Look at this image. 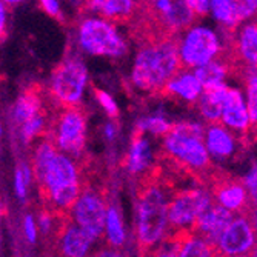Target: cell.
Segmentation results:
<instances>
[{
  "label": "cell",
  "mask_w": 257,
  "mask_h": 257,
  "mask_svg": "<svg viewBox=\"0 0 257 257\" xmlns=\"http://www.w3.org/2000/svg\"><path fill=\"white\" fill-rule=\"evenodd\" d=\"M222 123L242 137H245L251 131V120L246 103L243 100L242 92L236 88H229L228 91L222 114Z\"/></svg>",
  "instance_id": "15"
},
{
  "label": "cell",
  "mask_w": 257,
  "mask_h": 257,
  "mask_svg": "<svg viewBox=\"0 0 257 257\" xmlns=\"http://www.w3.org/2000/svg\"><path fill=\"white\" fill-rule=\"evenodd\" d=\"M94 94H96V99H97L99 105L105 109V112L109 115V117H117V115H119L117 103H115V100L108 94V92H105L102 89H94Z\"/></svg>",
  "instance_id": "32"
},
{
  "label": "cell",
  "mask_w": 257,
  "mask_h": 257,
  "mask_svg": "<svg viewBox=\"0 0 257 257\" xmlns=\"http://www.w3.org/2000/svg\"><path fill=\"white\" fill-rule=\"evenodd\" d=\"M137 4L133 0H92L85 8L112 23H130L137 11Z\"/></svg>",
  "instance_id": "17"
},
{
  "label": "cell",
  "mask_w": 257,
  "mask_h": 257,
  "mask_svg": "<svg viewBox=\"0 0 257 257\" xmlns=\"http://www.w3.org/2000/svg\"><path fill=\"white\" fill-rule=\"evenodd\" d=\"M103 133H105V137H106L108 140H114L115 136H117V133H119V125H117V122H115V120H109V122L105 125Z\"/></svg>",
  "instance_id": "37"
},
{
  "label": "cell",
  "mask_w": 257,
  "mask_h": 257,
  "mask_svg": "<svg viewBox=\"0 0 257 257\" xmlns=\"http://www.w3.org/2000/svg\"><path fill=\"white\" fill-rule=\"evenodd\" d=\"M211 11L213 16L226 27L228 31H234L242 22L237 0H214L211 2Z\"/></svg>",
  "instance_id": "23"
},
{
  "label": "cell",
  "mask_w": 257,
  "mask_h": 257,
  "mask_svg": "<svg viewBox=\"0 0 257 257\" xmlns=\"http://www.w3.org/2000/svg\"><path fill=\"white\" fill-rule=\"evenodd\" d=\"M144 133L139 126H136L131 139L130 153L125 160V167L133 176H144L151 168V148L148 140L144 137Z\"/></svg>",
  "instance_id": "18"
},
{
  "label": "cell",
  "mask_w": 257,
  "mask_h": 257,
  "mask_svg": "<svg viewBox=\"0 0 257 257\" xmlns=\"http://www.w3.org/2000/svg\"><path fill=\"white\" fill-rule=\"evenodd\" d=\"M142 131H148V133H153L154 136H167L171 128H173V123L168 122L163 115L160 114H156V115H151V117H147V119H140L137 122V125Z\"/></svg>",
  "instance_id": "28"
},
{
  "label": "cell",
  "mask_w": 257,
  "mask_h": 257,
  "mask_svg": "<svg viewBox=\"0 0 257 257\" xmlns=\"http://www.w3.org/2000/svg\"><path fill=\"white\" fill-rule=\"evenodd\" d=\"M240 257H249V255H240Z\"/></svg>",
  "instance_id": "42"
},
{
  "label": "cell",
  "mask_w": 257,
  "mask_h": 257,
  "mask_svg": "<svg viewBox=\"0 0 257 257\" xmlns=\"http://www.w3.org/2000/svg\"><path fill=\"white\" fill-rule=\"evenodd\" d=\"M42 112H45L42 97L36 91H27V92H23V94H20L19 99L14 102L11 115H13L14 123L20 128L22 125L28 123L30 120H33Z\"/></svg>",
  "instance_id": "21"
},
{
  "label": "cell",
  "mask_w": 257,
  "mask_h": 257,
  "mask_svg": "<svg viewBox=\"0 0 257 257\" xmlns=\"http://www.w3.org/2000/svg\"><path fill=\"white\" fill-rule=\"evenodd\" d=\"M4 134V128H2V125H0V136Z\"/></svg>",
  "instance_id": "41"
},
{
  "label": "cell",
  "mask_w": 257,
  "mask_h": 257,
  "mask_svg": "<svg viewBox=\"0 0 257 257\" xmlns=\"http://www.w3.org/2000/svg\"><path fill=\"white\" fill-rule=\"evenodd\" d=\"M54 240L59 257H91L92 245L96 242L69 219V216L63 217Z\"/></svg>",
  "instance_id": "13"
},
{
  "label": "cell",
  "mask_w": 257,
  "mask_h": 257,
  "mask_svg": "<svg viewBox=\"0 0 257 257\" xmlns=\"http://www.w3.org/2000/svg\"><path fill=\"white\" fill-rule=\"evenodd\" d=\"M88 68L77 54L66 56L50 79V94L59 106H80L88 86Z\"/></svg>",
  "instance_id": "5"
},
{
  "label": "cell",
  "mask_w": 257,
  "mask_h": 257,
  "mask_svg": "<svg viewBox=\"0 0 257 257\" xmlns=\"http://www.w3.org/2000/svg\"><path fill=\"white\" fill-rule=\"evenodd\" d=\"M257 243L255 229L246 214L234 217L222 232L216 251L219 257H240L248 255Z\"/></svg>",
  "instance_id": "12"
},
{
  "label": "cell",
  "mask_w": 257,
  "mask_h": 257,
  "mask_svg": "<svg viewBox=\"0 0 257 257\" xmlns=\"http://www.w3.org/2000/svg\"><path fill=\"white\" fill-rule=\"evenodd\" d=\"M217 257H219V255H217Z\"/></svg>",
  "instance_id": "44"
},
{
  "label": "cell",
  "mask_w": 257,
  "mask_h": 257,
  "mask_svg": "<svg viewBox=\"0 0 257 257\" xmlns=\"http://www.w3.org/2000/svg\"><path fill=\"white\" fill-rule=\"evenodd\" d=\"M48 137L56 148L71 159H80L86 147V115L80 106H59L51 120Z\"/></svg>",
  "instance_id": "7"
},
{
  "label": "cell",
  "mask_w": 257,
  "mask_h": 257,
  "mask_svg": "<svg viewBox=\"0 0 257 257\" xmlns=\"http://www.w3.org/2000/svg\"><path fill=\"white\" fill-rule=\"evenodd\" d=\"M8 28V7L5 2H0V39H2Z\"/></svg>",
  "instance_id": "36"
},
{
  "label": "cell",
  "mask_w": 257,
  "mask_h": 257,
  "mask_svg": "<svg viewBox=\"0 0 257 257\" xmlns=\"http://www.w3.org/2000/svg\"><path fill=\"white\" fill-rule=\"evenodd\" d=\"M186 2L197 17H203L211 11V2L208 0H186Z\"/></svg>",
  "instance_id": "33"
},
{
  "label": "cell",
  "mask_w": 257,
  "mask_h": 257,
  "mask_svg": "<svg viewBox=\"0 0 257 257\" xmlns=\"http://www.w3.org/2000/svg\"><path fill=\"white\" fill-rule=\"evenodd\" d=\"M34 171L31 163L28 162H23L17 167V170L14 171V193L16 197L22 202H25L28 197V191H30V186L34 182Z\"/></svg>",
  "instance_id": "26"
},
{
  "label": "cell",
  "mask_w": 257,
  "mask_h": 257,
  "mask_svg": "<svg viewBox=\"0 0 257 257\" xmlns=\"http://www.w3.org/2000/svg\"><path fill=\"white\" fill-rule=\"evenodd\" d=\"M40 8L51 17H62V10H60V4L57 0H42L40 2Z\"/></svg>",
  "instance_id": "34"
},
{
  "label": "cell",
  "mask_w": 257,
  "mask_h": 257,
  "mask_svg": "<svg viewBox=\"0 0 257 257\" xmlns=\"http://www.w3.org/2000/svg\"><path fill=\"white\" fill-rule=\"evenodd\" d=\"M108 205L103 196L92 188H85L79 196L77 202L69 211L71 219L79 228H82L89 237L99 240L105 236V222H106Z\"/></svg>",
  "instance_id": "10"
},
{
  "label": "cell",
  "mask_w": 257,
  "mask_h": 257,
  "mask_svg": "<svg viewBox=\"0 0 257 257\" xmlns=\"http://www.w3.org/2000/svg\"><path fill=\"white\" fill-rule=\"evenodd\" d=\"M2 220H4V205H2V199H0V240H2Z\"/></svg>",
  "instance_id": "39"
},
{
  "label": "cell",
  "mask_w": 257,
  "mask_h": 257,
  "mask_svg": "<svg viewBox=\"0 0 257 257\" xmlns=\"http://www.w3.org/2000/svg\"><path fill=\"white\" fill-rule=\"evenodd\" d=\"M46 128H48V115H46V112H42L40 115H37V117H34L33 120H30L28 123L22 125L19 128L22 142L27 145L34 142V140H37L42 134L48 133Z\"/></svg>",
  "instance_id": "27"
},
{
  "label": "cell",
  "mask_w": 257,
  "mask_h": 257,
  "mask_svg": "<svg viewBox=\"0 0 257 257\" xmlns=\"http://www.w3.org/2000/svg\"><path fill=\"white\" fill-rule=\"evenodd\" d=\"M222 54L217 34L206 27H194L180 40V60L183 68H200L214 62Z\"/></svg>",
  "instance_id": "9"
},
{
  "label": "cell",
  "mask_w": 257,
  "mask_h": 257,
  "mask_svg": "<svg viewBox=\"0 0 257 257\" xmlns=\"http://www.w3.org/2000/svg\"><path fill=\"white\" fill-rule=\"evenodd\" d=\"M245 214L249 217V220H251V223H252V226H254V229H255V234H257V211H254V209L249 208Z\"/></svg>",
  "instance_id": "38"
},
{
  "label": "cell",
  "mask_w": 257,
  "mask_h": 257,
  "mask_svg": "<svg viewBox=\"0 0 257 257\" xmlns=\"http://www.w3.org/2000/svg\"><path fill=\"white\" fill-rule=\"evenodd\" d=\"M205 147L209 156L217 160H226L236 151L237 140L222 122L209 123L205 130Z\"/></svg>",
  "instance_id": "16"
},
{
  "label": "cell",
  "mask_w": 257,
  "mask_h": 257,
  "mask_svg": "<svg viewBox=\"0 0 257 257\" xmlns=\"http://www.w3.org/2000/svg\"><path fill=\"white\" fill-rule=\"evenodd\" d=\"M0 245H2V240H0Z\"/></svg>",
  "instance_id": "43"
},
{
  "label": "cell",
  "mask_w": 257,
  "mask_h": 257,
  "mask_svg": "<svg viewBox=\"0 0 257 257\" xmlns=\"http://www.w3.org/2000/svg\"><path fill=\"white\" fill-rule=\"evenodd\" d=\"M183 71L179 37L140 45L134 59L131 83L145 94L160 96L165 86Z\"/></svg>",
  "instance_id": "3"
},
{
  "label": "cell",
  "mask_w": 257,
  "mask_h": 257,
  "mask_svg": "<svg viewBox=\"0 0 257 257\" xmlns=\"http://www.w3.org/2000/svg\"><path fill=\"white\" fill-rule=\"evenodd\" d=\"M194 74L199 79V82L202 83L203 89L209 88V86H216L223 83L226 74H228V69L226 66L220 62V60H214L208 65H203L197 69H194Z\"/></svg>",
  "instance_id": "25"
},
{
  "label": "cell",
  "mask_w": 257,
  "mask_h": 257,
  "mask_svg": "<svg viewBox=\"0 0 257 257\" xmlns=\"http://www.w3.org/2000/svg\"><path fill=\"white\" fill-rule=\"evenodd\" d=\"M77 43L82 51L91 56L122 57L128 51V46L114 23L99 16L80 20L77 28Z\"/></svg>",
  "instance_id": "6"
},
{
  "label": "cell",
  "mask_w": 257,
  "mask_h": 257,
  "mask_svg": "<svg viewBox=\"0 0 257 257\" xmlns=\"http://www.w3.org/2000/svg\"><path fill=\"white\" fill-rule=\"evenodd\" d=\"M206 190L211 193L216 203L229 213L245 214L249 209V194L243 180L232 177L219 168L209 177Z\"/></svg>",
  "instance_id": "11"
},
{
  "label": "cell",
  "mask_w": 257,
  "mask_h": 257,
  "mask_svg": "<svg viewBox=\"0 0 257 257\" xmlns=\"http://www.w3.org/2000/svg\"><path fill=\"white\" fill-rule=\"evenodd\" d=\"M179 257H217L216 246L197 236L193 229H183Z\"/></svg>",
  "instance_id": "22"
},
{
  "label": "cell",
  "mask_w": 257,
  "mask_h": 257,
  "mask_svg": "<svg viewBox=\"0 0 257 257\" xmlns=\"http://www.w3.org/2000/svg\"><path fill=\"white\" fill-rule=\"evenodd\" d=\"M31 167L46 209L59 216L69 214L83 191L77 162L60 153L45 136L34 148Z\"/></svg>",
  "instance_id": "1"
},
{
  "label": "cell",
  "mask_w": 257,
  "mask_h": 257,
  "mask_svg": "<svg viewBox=\"0 0 257 257\" xmlns=\"http://www.w3.org/2000/svg\"><path fill=\"white\" fill-rule=\"evenodd\" d=\"M249 257H257V243H255V246L252 248V251L249 252Z\"/></svg>",
  "instance_id": "40"
},
{
  "label": "cell",
  "mask_w": 257,
  "mask_h": 257,
  "mask_svg": "<svg viewBox=\"0 0 257 257\" xmlns=\"http://www.w3.org/2000/svg\"><path fill=\"white\" fill-rule=\"evenodd\" d=\"M174 191L157 165L140 176L136 188V239L140 257H145L167 237L170 226L167 193Z\"/></svg>",
  "instance_id": "2"
},
{
  "label": "cell",
  "mask_w": 257,
  "mask_h": 257,
  "mask_svg": "<svg viewBox=\"0 0 257 257\" xmlns=\"http://www.w3.org/2000/svg\"><path fill=\"white\" fill-rule=\"evenodd\" d=\"M202 92L203 86L194 73H180L165 86V89L160 92V96L179 97L185 102H196L200 99Z\"/></svg>",
  "instance_id": "20"
},
{
  "label": "cell",
  "mask_w": 257,
  "mask_h": 257,
  "mask_svg": "<svg viewBox=\"0 0 257 257\" xmlns=\"http://www.w3.org/2000/svg\"><path fill=\"white\" fill-rule=\"evenodd\" d=\"M91 257H125V254L122 251H119L117 248L103 246V248L97 249L96 252H92Z\"/></svg>",
  "instance_id": "35"
},
{
  "label": "cell",
  "mask_w": 257,
  "mask_h": 257,
  "mask_svg": "<svg viewBox=\"0 0 257 257\" xmlns=\"http://www.w3.org/2000/svg\"><path fill=\"white\" fill-rule=\"evenodd\" d=\"M232 220H234L232 213H229L228 209H225L220 205H217L216 202H213L211 206H209L197 219V222L194 223V226L191 229L197 236L206 239L209 243H213L216 246V243L219 242V239L222 236V232Z\"/></svg>",
  "instance_id": "14"
},
{
  "label": "cell",
  "mask_w": 257,
  "mask_h": 257,
  "mask_svg": "<svg viewBox=\"0 0 257 257\" xmlns=\"http://www.w3.org/2000/svg\"><path fill=\"white\" fill-rule=\"evenodd\" d=\"M243 183L249 194V205L254 211H257V163L251 167V170L243 179Z\"/></svg>",
  "instance_id": "31"
},
{
  "label": "cell",
  "mask_w": 257,
  "mask_h": 257,
  "mask_svg": "<svg viewBox=\"0 0 257 257\" xmlns=\"http://www.w3.org/2000/svg\"><path fill=\"white\" fill-rule=\"evenodd\" d=\"M211 203L213 196L203 186L174 191L168 202L170 228H173V231L191 229Z\"/></svg>",
  "instance_id": "8"
},
{
  "label": "cell",
  "mask_w": 257,
  "mask_h": 257,
  "mask_svg": "<svg viewBox=\"0 0 257 257\" xmlns=\"http://www.w3.org/2000/svg\"><path fill=\"white\" fill-rule=\"evenodd\" d=\"M105 237L109 246L112 248H120L122 245H125V240H126L122 216L119 213V209L114 205H108L106 222H105Z\"/></svg>",
  "instance_id": "24"
},
{
  "label": "cell",
  "mask_w": 257,
  "mask_h": 257,
  "mask_svg": "<svg viewBox=\"0 0 257 257\" xmlns=\"http://www.w3.org/2000/svg\"><path fill=\"white\" fill-rule=\"evenodd\" d=\"M163 153L203 188L217 170L205 147V130L196 122L173 123L171 131L163 139Z\"/></svg>",
  "instance_id": "4"
},
{
  "label": "cell",
  "mask_w": 257,
  "mask_h": 257,
  "mask_svg": "<svg viewBox=\"0 0 257 257\" xmlns=\"http://www.w3.org/2000/svg\"><path fill=\"white\" fill-rule=\"evenodd\" d=\"M229 88L225 83L205 88L199 99V109L203 119L209 123H220L225 100L228 96Z\"/></svg>",
  "instance_id": "19"
},
{
  "label": "cell",
  "mask_w": 257,
  "mask_h": 257,
  "mask_svg": "<svg viewBox=\"0 0 257 257\" xmlns=\"http://www.w3.org/2000/svg\"><path fill=\"white\" fill-rule=\"evenodd\" d=\"M246 108L251 120V133L257 134V74L246 80Z\"/></svg>",
  "instance_id": "29"
},
{
  "label": "cell",
  "mask_w": 257,
  "mask_h": 257,
  "mask_svg": "<svg viewBox=\"0 0 257 257\" xmlns=\"http://www.w3.org/2000/svg\"><path fill=\"white\" fill-rule=\"evenodd\" d=\"M22 232L23 237L27 239L28 243L34 245L39 239V226H37V220L33 214H25L22 219Z\"/></svg>",
  "instance_id": "30"
}]
</instances>
